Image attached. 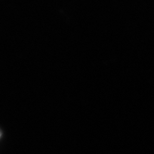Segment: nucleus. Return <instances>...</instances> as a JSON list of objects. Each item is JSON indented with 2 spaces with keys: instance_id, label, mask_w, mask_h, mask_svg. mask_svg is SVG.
<instances>
[{
  "instance_id": "obj_1",
  "label": "nucleus",
  "mask_w": 154,
  "mask_h": 154,
  "mask_svg": "<svg viewBox=\"0 0 154 154\" xmlns=\"http://www.w3.org/2000/svg\"><path fill=\"white\" fill-rule=\"evenodd\" d=\"M2 134L1 130H0V138H1V137H2Z\"/></svg>"
}]
</instances>
